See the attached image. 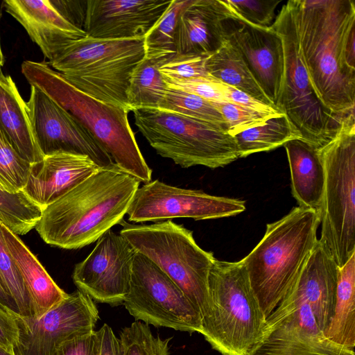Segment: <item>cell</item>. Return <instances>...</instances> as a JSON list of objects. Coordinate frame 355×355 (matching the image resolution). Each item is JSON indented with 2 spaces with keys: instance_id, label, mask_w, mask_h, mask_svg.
<instances>
[{
  "instance_id": "obj_39",
  "label": "cell",
  "mask_w": 355,
  "mask_h": 355,
  "mask_svg": "<svg viewBox=\"0 0 355 355\" xmlns=\"http://www.w3.org/2000/svg\"><path fill=\"white\" fill-rule=\"evenodd\" d=\"M167 86L197 95L211 103H227L211 76L166 83Z\"/></svg>"
},
{
  "instance_id": "obj_33",
  "label": "cell",
  "mask_w": 355,
  "mask_h": 355,
  "mask_svg": "<svg viewBox=\"0 0 355 355\" xmlns=\"http://www.w3.org/2000/svg\"><path fill=\"white\" fill-rule=\"evenodd\" d=\"M0 220V282L14 300L19 315L34 318L33 304L23 279L6 243Z\"/></svg>"
},
{
  "instance_id": "obj_24",
  "label": "cell",
  "mask_w": 355,
  "mask_h": 355,
  "mask_svg": "<svg viewBox=\"0 0 355 355\" xmlns=\"http://www.w3.org/2000/svg\"><path fill=\"white\" fill-rule=\"evenodd\" d=\"M0 132L30 164H36L44 159L35 140L28 105L12 78L1 71Z\"/></svg>"
},
{
  "instance_id": "obj_38",
  "label": "cell",
  "mask_w": 355,
  "mask_h": 355,
  "mask_svg": "<svg viewBox=\"0 0 355 355\" xmlns=\"http://www.w3.org/2000/svg\"><path fill=\"white\" fill-rule=\"evenodd\" d=\"M231 10L254 26L268 27L275 19V9L280 0H225Z\"/></svg>"
},
{
  "instance_id": "obj_21",
  "label": "cell",
  "mask_w": 355,
  "mask_h": 355,
  "mask_svg": "<svg viewBox=\"0 0 355 355\" xmlns=\"http://www.w3.org/2000/svg\"><path fill=\"white\" fill-rule=\"evenodd\" d=\"M3 7L50 61L69 44L87 36L67 21L49 0H5Z\"/></svg>"
},
{
  "instance_id": "obj_30",
  "label": "cell",
  "mask_w": 355,
  "mask_h": 355,
  "mask_svg": "<svg viewBox=\"0 0 355 355\" xmlns=\"http://www.w3.org/2000/svg\"><path fill=\"white\" fill-rule=\"evenodd\" d=\"M42 213L22 191L8 193L0 189V220L15 234H26L35 227Z\"/></svg>"
},
{
  "instance_id": "obj_12",
  "label": "cell",
  "mask_w": 355,
  "mask_h": 355,
  "mask_svg": "<svg viewBox=\"0 0 355 355\" xmlns=\"http://www.w3.org/2000/svg\"><path fill=\"white\" fill-rule=\"evenodd\" d=\"M245 210L242 200L179 188L155 180L137 189L127 214L130 221L138 223L175 218L216 219L234 216Z\"/></svg>"
},
{
  "instance_id": "obj_41",
  "label": "cell",
  "mask_w": 355,
  "mask_h": 355,
  "mask_svg": "<svg viewBox=\"0 0 355 355\" xmlns=\"http://www.w3.org/2000/svg\"><path fill=\"white\" fill-rule=\"evenodd\" d=\"M53 355H99V341L96 331L65 340Z\"/></svg>"
},
{
  "instance_id": "obj_44",
  "label": "cell",
  "mask_w": 355,
  "mask_h": 355,
  "mask_svg": "<svg viewBox=\"0 0 355 355\" xmlns=\"http://www.w3.org/2000/svg\"><path fill=\"white\" fill-rule=\"evenodd\" d=\"M96 333L99 341V355H121L119 338L109 325L104 324Z\"/></svg>"
},
{
  "instance_id": "obj_42",
  "label": "cell",
  "mask_w": 355,
  "mask_h": 355,
  "mask_svg": "<svg viewBox=\"0 0 355 355\" xmlns=\"http://www.w3.org/2000/svg\"><path fill=\"white\" fill-rule=\"evenodd\" d=\"M55 9L71 24L83 30L87 1L49 0Z\"/></svg>"
},
{
  "instance_id": "obj_19",
  "label": "cell",
  "mask_w": 355,
  "mask_h": 355,
  "mask_svg": "<svg viewBox=\"0 0 355 355\" xmlns=\"http://www.w3.org/2000/svg\"><path fill=\"white\" fill-rule=\"evenodd\" d=\"M338 266L318 240L292 288L282 304V309L292 303H305L311 308L322 331L334 313Z\"/></svg>"
},
{
  "instance_id": "obj_47",
  "label": "cell",
  "mask_w": 355,
  "mask_h": 355,
  "mask_svg": "<svg viewBox=\"0 0 355 355\" xmlns=\"http://www.w3.org/2000/svg\"><path fill=\"white\" fill-rule=\"evenodd\" d=\"M4 62H5V60H4V57H3L2 51H1V42H0V71H1V68L4 64Z\"/></svg>"
},
{
  "instance_id": "obj_23",
  "label": "cell",
  "mask_w": 355,
  "mask_h": 355,
  "mask_svg": "<svg viewBox=\"0 0 355 355\" xmlns=\"http://www.w3.org/2000/svg\"><path fill=\"white\" fill-rule=\"evenodd\" d=\"M284 146L290 167L293 197L300 207L312 209L320 214L324 191L325 170L318 148L302 139L290 141Z\"/></svg>"
},
{
  "instance_id": "obj_35",
  "label": "cell",
  "mask_w": 355,
  "mask_h": 355,
  "mask_svg": "<svg viewBox=\"0 0 355 355\" xmlns=\"http://www.w3.org/2000/svg\"><path fill=\"white\" fill-rule=\"evenodd\" d=\"M31 164L23 159L0 132V189L8 193L21 191Z\"/></svg>"
},
{
  "instance_id": "obj_9",
  "label": "cell",
  "mask_w": 355,
  "mask_h": 355,
  "mask_svg": "<svg viewBox=\"0 0 355 355\" xmlns=\"http://www.w3.org/2000/svg\"><path fill=\"white\" fill-rule=\"evenodd\" d=\"M120 234L135 250L164 272L199 311L201 319L208 301V277L216 259L202 250L193 232L171 220L150 225L122 220Z\"/></svg>"
},
{
  "instance_id": "obj_28",
  "label": "cell",
  "mask_w": 355,
  "mask_h": 355,
  "mask_svg": "<svg viewBox=\"0 0 355 355\" xmlns=\"http://www.w3.org/2000/svg\"><path fill=\"white\" fill-rule=\"evenodd\" d=\"M174 55L166 53L145 55L137 65L127 90V102L130 111L158 107L167 88L159 68Z\"/></svg>"
},
{
  "instance_id": "obj_46",
  "label": "cell",
  "mask_w": 355,
  "mask_h": 355,
  "mask_svg": "<svg viewBox=\"0 0 355 355\" xmlns=\"http://www.w3.org/2000/svg\"><path fill=\"white\" fill-rule=\"evenodd\" d=\"M0 355H15L13 351L8 350L6 348H4L0 346Z\"/></svg>"
},
{
  "instance_id": "obj_11",
  "label": "cell",
  "mask_w": 355,
  "mask_h": 355,
  "mask_svg": "<svg viewBox=\"0 0 355 355\" xmlns=\"http://www.w3.org/2000/svg\"><path fill=\"white\" fill-rule=\"evenodd\" d=\"M123 304L136 320L189 333L201 330V315L180 288L148 258L136 252Z\"/></svg>"
},
{
  "instance_id": "obj_29",
  "label": "cell",
  "mask_w": 355,
  "mask_h": 355,
  "mask_svg": "<svg viewBox=\"0 0 355 355\" xmlns=\"http://www.w3.org/2000/svg\"><path fill=\"white\" fill-rule=\"evenodd\" d=\"M234 137L239 158L274 150L290 141L302 138L286 114L272 116L263 125L242 131Z\"/></svg>"
},
{
  "instance_id": "obj_17",
  "label": "cell",
  "mask_w": 355,
  "mask_h": 355,
  "mask_svg": "<svg viewBox=\"0 0 355 355\" xmlns=\"http://www.w3.org/2000/svg\"><path fill=\"white\" fill-rule=\"evenodd\" d=\"M232 13L225 23V38L240 51L264 92L277 106L283 74L282 40L270 26H254Z\"/></svg>"
},
{
  "instance_id": "obj_20",
  "label": "cell",
  "mask_w": 355,
  "mask_h": 355,
  "mask_svg": "<svg viewBox=\"0 0 355 355\" xmlns=\"http://www.w3.org/2000/svg\"><path fill=\"white\" fill-rule=\"evenodd\" d=\"M100 168L85 155L60 153L45 156L31 164L22 191L43 209Z\"/></svg>"
},
{
  "instance_id": "obj_14",
  "label": "cell",
  "mask_w": 355,
  "mask_h": 355,
  "mask_svg": "<svg viewBox=\"0 0 355 355\" xmlns=\"http://www.w3.org/2000/svg\"><path fill=\"white\" fill-rule=\"evenodd\" d=\"M26 104L35 140L44 157L78 154L89 157L101 168L117 167L85 126L39 88L31 85Z\"/></svg>"
},
{
  "instance_id": "obj_34",
  "label": "cell",
  "mask_w": 355,
  "mask_h": 355,
  "mask_svg": "<svg viewBox=\"0 0 355 355\" xmlns=\"http://www.w3.org/2000/svg\"><path fill=\"white\" fill-rule=\"evenodd\" d=\"M121 355H169L171 338L154 336L148 324L134 322L122 329L119 336Z\"/></svg>"
},
{
  "instance_id": "obj_7",
  "label": "cell",
  "mask_w": 355,
  "mask_h": 355,
  "mask_svg": "<svg viewBox=\"0 0 355 355\" xmlns=\"http://www.w3.org/2000/svg\"><path fill=\"white\" fill-rule=\"evenodd\" d=\"M325 170L318 239L338 267L355 253V118L344 119L334 137L318 148Z\"/></svg>"
},
{
  "instance_id": "obj_31",
  "label": "cell",
  "mask_w": 355,
  "mask_h": 355,
  "mask_svg": "<svg viewBox=\"0 0 355 355\" xmlns=\"http://www.w3.org/2000/svg\"><path fill=\"white\" fill-rule=\"evenodd\" d=\"M193 0H171L160 19L144 37L145 55L176 53L178 21Z\"/></svg>"
},
{
  "instance_id": "obj_1",
  "label": "cell",
  "mask_w": 355,
  "mask_h": 355,
  "mask_svg": "<svg viewBox=\"0 0 355 355\" xmlns=\"http://www.w3.org/2000/svg\"><path fill=\"white\" fill-rule=\"evenodd\" d=\"M300 51L323 105L354 115L355 4L352 0H291Z\"/></svg>"
},
{
  "instance_id": "obj_2",
  "label": "cell",
  "mask_w": 355,
  "mask_h": 355,
  "mask_svg": "<svg viewBox=\"0 0 355 355\" xmlns=\"http://www.w3.org/2000/svg\"><path fill=\"white\" fill-rule=\"evenodd\" d=\"M139 184L118 167L100 168L43 209L35 229L51 245L67 250L88 245L120 224Z\"/></svg>"
},
{
  "instance_id": "obj_25",
  "label": "cell",
  "mask_w": 355,
  "mask_h": 355,
  "mask_svg": "<svg viewBox=\"0 0 355 355\" xmlns=\"http://www.w3.org/2000/svg\"><path fill=\"white\" fill-rule=\"evenodd\" d=\"M1 227L6 243L30 295L34 318H40L64 300L68 294L56 284L17 234L2 223Z\"/></svg>"
},
{
  "instance_id": "obj_36",
  "label": "cell",
  "mask_w": 355,
  "mask_h": 355,
  "mask_svg": "<svg viewBox=\"0 0 355 355\" xmlns=\"http://www.w3.org/2000/svg\"><path fill=\"white\" fill-rule=\"evenodd\" d=\"M223 116L232 136L263 125L268 119L283 114L259 112L231 103H211Z\"/></svg>"
},
{
  "instance_id": "obj_22",
  "label": "cell",
  "mask_w": 355,
  "mask_h": 355,
  "mask_svg": "<svg viewBox=\"0 0 355 355\" xmlns=\"http://www.w3.org/2000/svg\"><path fill=\"white\" fill-rule=\"evenodd\" d=\"M232 16L225 1L193 0L181 13L177 55H209L225 42V23Z\"/></svg>"
},
{
  "instance_id": "obj_10",
  "label": "cell",
  "mask_w": 355,
  "mask_h": 355,
  "mask_svg": "<svg viewBox=\"0 0 355 355\" xmlns=\"http://www.w3.org/2000/svg\"><path fill=\"white\" fill-rule=\"evenodd\" d=\"M270 27L282 40L284 55L281 89L276 105L298 129L302 140L320 148L334 137L345 119L327 110L311 86L300 51L291 0L282 7Z\"/></svg>"
},
{
  "instance_id": "obj_45",
  "label": "cell",
  "mask_w": 355,
  "mask_h": 355,
  "mask_svg": "<svg viewBox=\"0 0 355 355\" xmlns=\"http://www.w3.org/2000/svg\"><path fill=\"white\" fill-rule=\"evenodd\" d=\"M0 309L12 315H19L14 300L8 294L0 282Z\"/></svg>"
},
{
  "instance_id": "obj_37",
  "label": "cell",
  "mask_w": 355,
  "mask_h": 355,
  "mask_svg": "<svg viewBox=\"0 0 355 355\" xmlns=\"http://www.w3.org/2000/svg\"><path fill=\"white\" fill-rule=\"evenodd\" d=\"M208 55H174L159 68L165 83L207 77L205 67Z\"/></svg>"
},
{
  "instance_id": "obj_27",
  "label": "cell",
  "mask_w": 355,
  "mask_h": 355,
  "mask_svg": "<svg viewBox=\"0 0 355 355\" xmlns=\"http://www.w3.org/2000/svg\"><path fill=\"white\" fill-rule=\"evenodd\" d=\"M205 67L211 77L277 107L264 92L240 51L227 39L216 51L207 57Z\"/></svg>"
},
{
  "instance_id": "obj_13",
  "label": "cell",
  "mask_w": 355,
  "mask_h": 355,
  "mask_svg": "<svg viewBox=\"0 0 355 355\" xmlns=\"http://www.w3.org/2000/svg\"><path fill=\"white\" fill-rule=\"evenodd\" d=\"M14 317L18 328L15 355H53L65 340L94 332L98 311L78 289L40 318Z\"/></svg>"
},
{
  "instance_id": "obj_15",
  "label": "cell",
  "mask_w": 355,
  "mask_h": 355,
  "mask_svg": "<svg viewBox=\"0 0 355 355\" xmlns=\"http://www.w3.org/2000/svg\"><path fill=\"white\" fill-rule=\"evenodd\" d=\"M135 253L124 236L110 230L75 266L73 281L78 290L98 302L121 304L128 293Z\"/></svg>"
},
{
  "instance_id": "obj_3",
  "label": "cell",
  "mask_w": 355,
  "mask_h": 355,
  "mask_svg": "<svg viewBox=\"0 0 355 355\" xmlns=\"http://www.w3.org/2000/svg\"><path fill=\"white\" fill-rule=\"evenodd\" d=\"M319 214L293 207L268 223L265 234L241 261L267 319L284 302L318 242Z\"/></svg>"
},
{
  "instance_id": "obj_32",
  "label": "cell",
  "mask_w": 355,
  "mask_h": 355,
  "mask_svg": "<svg viewBox=\"0 0 355 355\" xmlns=\"http://www.w3.org/2000/svg\"><path fill=\"white\" fill-rule=\"evenodd\" d=\"M157 108L219 125L226 129L223 116L211 102L181 89L167 86Z\"/></svg>"
},
{
  "instance_id": "obj_5",
  "label": "cell",
  "mask_w": 355,
  "mask_h": 355,
  "mask_svg": "<svg viewBox=\"0 0 355 355\" xmlns=\"http://www.w3.org/2000/svg\"><path fill=\"white\" fill-rule=\"evenodd\" d=\"M266 324L243 263L216 259L209 274L200 334L222 355H249Z\"/></svg>"
},
{
  "instance_id": "obj_4",
  "label": "cell",
  "mask_w": 355,
  "mask_h": 355,
  "mask_svg": "<svg viewBox=\"0 0 355 355\" xmlns=\"http://www.w3.org/2000/svg\"><path fill=\"white\" fill-rule=\"evenodd\" d=\"M21 72L30 85L39 88L84 125L121 171L140 182L151 181L152 170L137 145L128 109L83 93L45 62L24 61Z\"/></svg>"
},
{
  "instance_id": "obj_6",
  "label": "cell",
  "mask_w": 355,
  "mask_h": 355,
  "mask_svg": "<svg viewBox=\"0 0 355 355\" xmlns=\"http://www.w3.org/2000/svg\"><path fill=\"white\" fill-rule=\"evenodd\" d=\"M144 39L86 36L64 47L49 64L83 93L130 111L127 90L135 68L146 54Z\"/></svg>"
},
{
  "instance_id": "obj_43",
  "label": "cell",
  "mask_w": 355,
  "mask_h": 355,
  "mask_svg": "<svg viewBox=\"0 0 355 355\" xmlns=\"http://www.w3.org/2000/svg\"><path fill=\"white\" fill-rule=\"evenodd\" d=\"M15 315L0 309V346L12 351L18 338Z\"/></svg>"
},
{
  "instance_id": "obj_8",
  "label": "cell",
  "mask_w": 355,
  "mask_h": 355,
  "mask_svg": "<svg viewBox=\"0 0 355 355\" xmlns=\"http://www.w3.org/2000/svg\"><path fill=\"white\" fill-rule=\"evenodd\" d=\"M132 112L135 125L156 153L182 168H216L239 158L234 137L221 125L158 108Z\"/></svg>"
},
{
  "instance_id": "obj_18",
  "label": "cell",
  "mask_w": 355,
  "mask_h": 355,
  "mask_svg": "<svg viewBox=\"0 0 355 355\" xmlns=\"http://www.w3.org/2000/svg\"><path fill=\"white\" fill-rule=\"evenodd\" d=\"M171 0H89L83 31L96 39L144 38Z\"/></svg>"
},
{
  "instance_id": "obj_16",
  "label": "cell",
  "mask_w": 355,
  "mask_h": 355,
  "mask_svg": "<svg viewBox=\"0 0 355 355\" xmlns=\"http://www.w3.org/2000/svg\"><path fill=\"white\" fill-rule=\"evenodd\" d=\"M292 313L266 324L262 336L249 355H355L354 349L327 338L318 327L311 308L292 303Z\"/></svg>"
},
{
  "instance_id": "obj_26",
  "label": "cell",
  "mask_w": 355,
  "mask_h": 355,
  "mask_svg": "<svg viewBox=\"0 0 355 355\" xmlns=\"http://www.w3.org/2000/svg\"><path fill=\"white\" fill-rule=\"evenodd\" d=\"M323 334L330 340L354 349L355 253L343 266L338 268L334 313Z\"/></svg>"
},
{
  "instance_id": "obj_40",
  "label": "cell",
  "mask_w": 355,
  "mask_h": 355,
  "mask_svg": "<svg viewBox=\"0 0 355 355\" xmlns=\"http://www.w3.org/2000/svg\"><path fill=\"white\" fill-rule=\"evenodd\" d=\"M216 79V78H215ZM216 83L223 93L227 103L236 104L259 112L285 114L279 108L268 105L252 96L216 79Z\"/></svg>"
}]
</instances>
